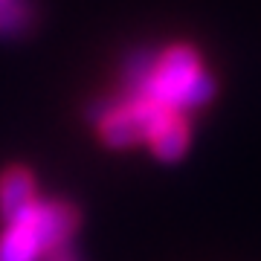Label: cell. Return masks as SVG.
<instances>
[{"mask_svg":"<svg viewBox=\"0 0 261 261\" xmlns=\"http://www.w3.org/2000/svg\"><path fill=\"white\" fill-rule=\"evenodd\" d=\"M128 99H151L177 113L197 111L215 99V79L200 67L195 49L174 44L160 53L151 75Z\"/></svg>","mask_w":261,"mask_h":261,"instance_id":"obj_1","label":"cell"},{"mask_svg":"<svg viewBox=\"0 0 261 261\" xmlns=\"http://www.w3.org/2000/svg\"><path fill=\"white\" fill-rule=\"evenodd\" d=\"M174 116H180V113L168 111L151 99H128L125 96L96 128L108 148H130L140 142H151Z\"/></svg>","mask_w":261,"mask_h":261,"instance_id":"obj_2","label":"cell"},{"mask_svg":"<svg viewBox=\"0 0 261 261\" xmlns=\"http://www.w3.org/2000/svg\"><path fill=\"white\" fill-rule=\"evenodd\" d=\"M35 177L23 166H12L0 174V215L9 224L29 203H35Z\"/></svg>","mask_w":261,"mask_h":261,"instance_id":"obj_3","label":"cell"},{"mask_svg":"<svg viewBox=\"0 0 261 261\" xmlns=\"http://www.w3.org/2000/svg\"><path fill=\"white\" fill-rule=\"evenodd\" d=\"M47 250L23 221H9L0 238V261H41Z\"/></svg>","mask_w":261,"mask_h":261,"instance_id":"obj_4","label":"cell"},{"mask_svg":"<svg viewBox=\"0 0 261 261\" xmlns=\"http://www.w3.org/2000/svg\"><path fill=\"white\" fill-rule=\"evenodd\" d=\"M148 145H151V151H154L157 160H163V163H177L189 148V122L183 119V113L168 122Z\"/></svg>","mask_w":261,"mask_h":261,"instance_id":"obj_5","label":"cell"},{"mask_svg":"<svg viewBox=\"0 0 261 261\" xmlns=\"http://www.w3.org/2000/svg\"><path fill=\"white\" fill-rule=\"evenodd\" d=\"M35 23V12L27 0H0V38H20Z\"/></svg>","mask_w":261,"mask_h":261,"instance_id":"obj_6","label":"cell"},{"mask_svg":"<svg viewBox=\"0 0 261 261\" xmlns=\"http://www.w3.org/2000/svg\"><path fill=\"white\" fill-rule=\"evenodd\" d=\"M41 261H84V255L79 252V247L73 241H67L61 247H56V250H49Z\"/></svg>","mask_w":261,"mask_h":261,"instance_id":"obj_7","label":"cell"}]
</instances>
